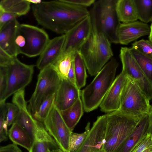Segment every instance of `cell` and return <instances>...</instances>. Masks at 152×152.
<instances>
[{
	"label": "cell",
	"mask_w": 152,
	"mask_h": 152,
	"mask_svg": "<svg viewBox=\"0 0 152 152\" xmlns=\"http://www.w3.org/2000/svg\"><path fill=\"white\" fill-rule=\"evenodd\" d=\"M33 15L43 27L57 34H64L90 15L87 8L62 0L42 1L32 6Z\"/></svg>",
	"instance_id": "1"
},
{
	"label": "cell",
	"mask_w": 152,
	"mask_h": 152,
	"mask_svg": "<svg viewBox=\"0 0 152 152\" xmlns=\"http://www.w3.org/2000/svg\"><path fill=\"white\" fill-rule=\"evenodd\" d=\"M104 144L105 152H116L138 125L142 117H136L119 110L107 113Z\"/></svg>",
	"instance_id": "2"
},
{
	"label": "cell",
	"mask_w": 152,
	"mask_h": 152,
	"mask_svg": "<svg viewBox=\"0 0 152 152\" xmlns=\"http://www.w3.org/2000/svg\"><path fill=\"white\" fill-rule=\"evenodd\" d=\"M118 63L112 58L96 75L90 83L81 91L84 110L90 112L100 105L115 78Z\"/></svg>",
	"instance_id": "3"
},
{
	"label": "cell",
	"mask_w": 152,
	"mask_h": 152,
	"mask_svg": "<svg viewBox=\"0 0 152 152\" xmlns=\"http://www.w3.org/2000/svg\"><path fill=\"white\" fill-rule=\"evenodd\" d=\"M117 1H96L90 12L92 30L103 34L111 43H119L118 31L121 23L116 10Z\"/></svg>",
	"instance_id": "4"
},
{
	"label": "cell",
	"mask_w": 152,
	"mask_h": 152,
	"mask_svg": "<svg viewBox=\"0 0 152 152\" xmlns=\"http://www.w3.org/2000/svg\"><path fill=\"white\" fill-rule=\"evenodd\" d=\"M111 43L103 34L93 30L79 50L89 74L96 75L112 58Z\"/></svg>",
	"instance_id": "5"
},
{
	"label": "cell",
	"mask_w": 152,
	"mask_h": 152,
	"mask_svg": "<svg viewBox=\"0 0 152 152\" xmlns=\"http://www.w3.org/2000/svg\"><path fill=\"white\" fill-rule=\"evenodd\" d=\"M50 40L43 29L31 25L20 24L15 44L18 54L30 57L40 56Z\"/></svg>",
	"instance_id": "6"
},
{
	"label": "cell",
	"mask_w": 152,
	"mask_h": 152,
	"mask_svg": "<svg viewBox=\"0 0 152 152\" xmlns=\"http://www.w3.org/2000/svg\"><path fill=\"white\" fill-rule=\"evenodd\" d=\"M150 100L136 83L127 77L118 110L133 116L142 117L149 113Z\"/></svg>",
	"instance_id": "7"
},
{
	"label": "cell",
	"mask_w": 152,
	"mask_h": 152,
	"mask_svg": "<svg viewBox=\"0 0 152 152\" xmlns=\"http://www.w3.org/2000/svg\"><path fill=\"white\" fill-rule=\"evenodd\" d=\"M61 80L53 65L40 70L35 90L28 101V109L32 115L44 100L56 94Z\"/></svg>",
	"instance_id": "8"
},
{
	"label": "cell",
	"mask_w": 152,
	"mask_h": 152,
	"mask_svg": "<svg viewBox=\"0 0 152 152\" xmlns=\"http://www.w3.org/2000/svg\"><path fill=\"white\" fill-rule=\"evenodd\" d=\"M7 67L8 81L6 91L0 99V103L4 102L9 96L24 89L31 82L34 66L24 64L17 58H14Z\"/></svg>",
	"instance_id": "9"
},
{
	"label": "cell",
	"mask_w": 152,
	"mask_h": 152,
	"mask_svg": "<svg viewBox=\"0 0 152 152\" xmlns=\"http://www.w3.org/2000/svg\"><path fill=\"white\" fill-rule=\"evenodd\" d=\"M43 123L46 130L54 140L58 148L64 152H69V141L72 132L55 104Z\"/></svg>",
	"instance_id": "10"
},
{
	"label": "cell",
	"mask_w": 152,
	"mask_h": 152,
	"mask_svg": "<svg viewBox=\"0 0 152 152\" xmlns=\"http://www.w3.org/2000/svg\"><path fill=\"white\" fill-rule=\"evenodd\" d=\"M119 56L122 71L136 83L150 100H152V85L141 69L129 48L121 47Z\"/></svg>",
	"instance_id": "11"
},
{
	"label": "cell",
	"mask_w": 152,
	"mask_h": 152,
	"mask_svg": "<svg viewBox=\"0 0 152 152\" xmlns=\"http://www.w3.org/2000/svg\"><path fill=\"white\" fill-rule=\"evenodd\" d=\"M92 30L89 15L65 34V39L61 54L79 50L89 38Z\"/></svg>",
	"instance_id": "12"
},
{
	"label": "cell",
	"mask_w": 152,
	"mask_h": 152,
	"mask_svg": "<svg viewBox=\"0 0 152 152\" xmlns=\"http://www.w3.org/2000/svg\"><path fill=\"white\" fill-rule=\"evenodd\" d=\"M12 102L18 109V114L14 122L18 124L28 133L33 142L36 130L41 122L36 120L27 108L24 89L14 94Z\"/></svg>",
	"instance_id": "13"
},
{
	"label": "cell",
	"mask_w": 152,
	"mask_h": 152,
	"mask_svg": "<svg viewBox=\"0 0 152 152\" xmlns=\"http://www.w3.org/2000/svg\"><path fill=\"white\" fill-rule=\"evenodd\" d=\"M106 126L105 115L98 117L84 141L75 152H98L104 144Z\"/></svg>",
	"instance_id": "14"
},
{
	"label": "cell",
	"mask_w": 152,
	"mask_h": 152,
	"mask_svg": "<svg viewBox=\"0 0 152 152\" xmlns=\"http://www.w3.org/2000/svg\"><path fill=\"white\" fill-rule=\"evenodd\" d=\"M127 79V76L122 71L115 78L99 106L101 111L108 113L119 110Z\"/></svg>",
	"instance_id": "15"
},
{
	"label": "cell",
	"mask_w": 152,
	"mask_h": 152,
	"mask_svg": "<svg viewBox=\"0 0 152 152\" xmlns=\"http://www.w3.org/2000/svg\"><path fill=\"white\" fill-rule=\"evenodd\" d=\"M81 91L67 78L61 79L56 94L55 104L60 111L72 106L80 97Z\"/></svg>",
	"instance_id": "16"
},
{
	"label": "cell",
	"mask_w": 152,
	"mask_h": 152,
	"mask_svg": "<svg viewBox=\"0 0 152 152\" xmlns=\"http://www.w3.org/2000/svg\"><path fill=\"white\" fill-rule=\"evenodd\" d=\"M65 39L64 34L50 39L37 61L39 69L41 70L56 63L62 54Z\"/></svg>",
	"instance_id": "17"
},
{
	"label": "cell",
	"mask_w": 152,
	"mask_h": 152,
	"mask_svg": "<svg viewBox=\"0 0 152 152\" xmlns=\"http://www.w3.org/2000/svg\"><path fill=\"white\" fill-rule=\"evenodd\" d=\"M150 33V26L141 21L121 23L118 31L119 43L127 45Z\"/></svg>",
	"instance_id": "18"
},
{
	"label": "cell",
	"mask_w": 152,
	"mask_h": 152,
	"mask_svg": "<svg viewBox=\"0 0 152 152\" xmlns=\"http://www.w3.org/2000/svg\"><path fill=\"white\" fill-rule=\"evenodd\" d=\"M19 24L15 19L0 27V49L13 57H17L18 55L15 44V39Z\"/></svg>",
	"instance_id": "19"
},
{
	"label": "cell",
	"mask_w": 152,
	"mask_h": 152,
	"mask_svg": "<svg viewBox=\"0 0 152 152\" xmlns=\"http://www.w3.org/2000/svg\"><path fill=\"white\" fill-rule=\"evenodd\" d=\"M148 114L143 116L133 131L116 152H131L148 133Z\"/></svg>",
	"instance_id": "20"
},
{
	"label": "cell",
	"mask_w": 152,
	"mask_h": 152,
	"mask_svg": "<svg viewBox=\"0 0 152 152\" xmlns=\"http://www.w3.org/2000/svg\"><path fill=\"white\" fill-rule=\"evenodd\" d=\"M59 148L54 140L41 123L37 127L30 152H47L48 149Z\"/></svg>",
	"instance_id": "21"
},
{
	"label": "cell",
	"mask_w": 152,
	"mask_h": 152,
	"mask_svg": "<svg viewBox=\"0 0 152 152\" xmlns=\"http://www.w3.org/2000/svg\"><path fill=\"white\" fill-rule=\"evenodd\" d=\"M116 10L118 19L122 23L134 22L138 19L134 0H117Z\"/></svg>",
	"instance_id": "22"
},
{
	"label": "cell",
	"mask_w": 152,
	"mask_h": 152,
	"mask_svg": "<svg viewBox=\"0 0 152 152\" xmlns=\"http://www.w3.org/2000/svg\"><path fill=\"white\" fill-rule=\"evenodd\" d=\"M8 136L13 142L26 149L30 152L33 141L28 133L20 125L14 122L8 131Z\"/></svg>",
	"instance_id": "23"
},
{
	"label": "cell",
	"mask_w": 152,
	"mask_h": 152,
	"mask_svg": "<svg viewBox=\"0 0 152 152\" xmlns=\"http://www.w3.org/2000/svg\"><path fill=\"white\" fill-rule=\"evenodd\" d=\"M83 109L82 101L80 97L70 107L60 111L65 122L72 132L83 115Z\"/></svg>",
	"instance_id": "24"
},
{
	"label": "cell",
	"mask_w": 152,
	"mask_h": 152,
	"mask_svg": "<svg viewBox=\"0 0 152 152\" xmlns=\"http://www.w3.org/2000/svg\"><path fill=\"white\" fill-rule=\"evenodd\" d=\"M31 4L28 0H1L0 2V11L19 17L28 12Z\"/></svg>",
	"instance_id": "25"
},
{
	"label": "cell",
	"mask_w": 152,
	"mask_h": 152,
	"mask_svg": "<svg viewBox=\"0 0 152 152\" xmlns=\"http://www.w3.org/2000/svg\"><path fill=\"white\" fill-rule=\"evenodd\" d=\"M74 64L76 84L80 89L86 85L87 75L86 67L79 50L75 52Z\"/></svg>",
	"instance_id": "26"
},
{
	"label": "cell",
	"mask_w": 152,
	"mask_h": 152,
	"mask_svg": "<svg viewBox=\"0 0 152 152\" xmlns=\"http://www.w3.org/2000/svg\"><path fill=\"white\" fill-rule=\"evenodd\" d=\"M75 52L61 54L53 65L61 80L67 78V75L72 63L74 60Z\"/></svg>",
	"instance_id": "27"
},
{
	"label": "cell",
	"mask_w": 152,
	"mask_h": 152,
	"mask_svg": "<svg viewBox=\"0 0 152 152\" xmlns=\"http://www.w3.org/2000/svg\"><path fill=\"white\" fill-rule=\"evenodd\" d=\"M129 49L141 69L152 85V59L132 47Z\"/></svg>",
	"instance_id": "28"
},
{
	"label": "cell",
	"mask_w": 152,
	"mask_h": 152,
	"mask_svg": "<svg viewBox=\"0 0 152 152\" xmlns=\"http://www.w3.org/2000/svg\"><path fill=\"white\" fill-rule=\"evenodd\" d=\"M138 19L147 23L152 21V0H134Z\"/></svg>",
	"instance_id": "29"
},
{
	"label": "cell",
	"mask_w": 152,
	"mask_h": 152,
	"mask_svg": "<svg viewBox=\"0 0 152 152\" xmlns=\"http://www.w3.org/2000/svg\"><path fill=\"white\" fill-rule=\"evenodd\" d=\"M56 94L52 95L44 100L32 115L37 120L43 122L49 114L55 104Z\"/></svg>",
	"instance_id": "30"
},
{
	"label": "cell",
	"mask_w": 152,
	"mask_h": 152,
	"mask_svg": "<svg viewBox=\"0 0 152 152\" xmlns=\"http://www.w3.org/2000/svg\"><path fill=\"white\" fill-rule=\"evenodd\" d=\"M90 129V123L88 122L83 132L77 133L71 132L69 141V152H75L79 149L86 138Z\"/></svg>",
	"instance_id": "31"
},
{
	"label": "cell",
	"mask_w": 152,
	"mask_h": 152,
	"mask_svg": "<svg viewBox=\"0 0 152 152\" xmlns=\"http://www.w3.org/2000/svg\"><path fill=\"white\" fill-rule=\"evenodd\" d=\"M131 152H152V135L148 132Z\"/></svg>",
	"instance_id": "32"
},
{
	"label": "cell",
	"mask_w": 152,
	"mask_h": 152,
	"mask_svg": "<svg viewBox=\"0 0 152 152\" xmlns=\"http://www.w3.org/2000/svg\"><path fill=\"white\" fill-rule=\"evenodd\" d=\"M132 45V47L152 59V42L150 40L142 39L135 41Z\"/></svg>",
	"instance_id": "33"
},
{
	"label": "cell",
	"mask_w": 152,
	"mask_h": 152,
	"mask_svg": "<svg viewBox=\"0 0 152 152\" xmlns=\"http://www.w3.org/2000/svg\"><path fill=\"white\" fill-rule=\"evenodd\" d=\"M5 105L7 109L6 120L9 126L15 122L18 114V109L13 103H5Z\"/></svg>",
	"instance_id": "34"
},
{
	"label": "cell",
	"mask_w": 152,
	"mask_h": 152,
	"mask_svg": "<svg viewBox=\"0 0 152 152\" xmlns=\"http://www.w3.org/2000/svg\"><path fill=\"white\" fill-rule=\"evenodd\" d=\"M8 75L6 66H0V99L3 97L6 89Z\"/></svg>",
	"instance_id": "35"
},
{
	"label": "cell",
	"mask_w": 152,
	"mask_h": 152,
	"mask_svg": "<svg viewBox=\"0 0 152 152\" xmlns=\"http://www.w3.org/2000/svg\"><path fill=\"white\" fill-rule=\"evenodd\" d=\"M17 17L12 14L0 11V27L10 21L16 19Z\"/></svg>",
	"instance_id": "36"
},
{
	"label": "cell",
	"mask_w": 152,
	"mask_h": 152,
	"mask_svg": "<svg viewBox=\"0 0 152 152\" xmlns=\"http://www.w3.org/2000/svg\"><path fill=\"white\" fill-rule=\"evenodd\" d=\"M64 1L75 5L86 8L93 4L95 0H62Z\"/></svg>",
	"instance_id": "37"
},
{
	"label": "cell",
	"mask_w": 152,
	"mask_h": 152,
	"mask_svg": "<svg viewBox=\"0 0 152 152\" xmlns=\"http://www.w3.org/2000/svg\"><path fill=\"white\" fill-rule=\"evenodd\" d=\"M8 123L6 120L0 124V142L7 140L8 135L7 130Z\"/></svg>",
	"instance_id": "38"
},
{
	"label": "cell",
	"mask_w": 152,
	"mask_h": 152,
	"mask_svg": "<svg viewBox=\"0 0 152 152\" xmlns=\"http://www.w3.org/2000/svg\"><path fill=\"white\" fill-rule=\"evenodd\" d=\"M17 145L13 143L1 146L0 152H22Z\"/></svg>",
	"instance_id": "39"
},
{
	"label": "cell",
	"mask_w": 152,
	"mask_h": 152,
	"mask_svg": "<svg viewBox=\"0 0 152 152\" xmlns=\"http://www.w3.org/2000/svg\"><path fill=\"white\" fill-rule=\"evenodd\" d=\"M14 58L9 56L0 49V66L6 65Z\"/></svg>",
	"instance_id": "40"
},
{
	"label": "cell",
	"mask_w": 152,
	"mask_h": 152,
	"mask_svg": "<svg viewBox=\"0 0 152 152\" xmlns=\"http://www.w3.org/2000/svg\"><path fill=\"white\" fill-rule=\"evenodd\" d=\"M67 79L72 83L77 85L74 67V61L72 63L71 66L67 75Z\"/></svg>",
	"instance_id": "41"
},
{
	"label": "cell",
	"mask_w": 152,
	"mask_h": 152,
	"mask_svg": "<svg viewBox=\"0 0 152 152\" xmlns=\"http://www.w3.org/2000/svg\"><path fill=\"white\" fill-rule=\"evenodd\" d=\"M148 114L149 122L148 132L150 133L152 135V104H151L150 109Z\"/></svg>",
	"instance_id": "42"
},
{
	"label": "cell",
	"mask_w": 152,
	"mask_h": 152,
	"mask_svg": "<svg viewBox=\"0 0 152 152\" xmlns=\"http://www.w3.org/2000/svg\"><path fill=\"white\" fill-rule=\"evenodd\" d=\"M47 152H64L59 148L54 149L48 148Z\"/></svg>",
	"instance_id": "43"
},
{
	"label": "cell",
	"mask_w": 152,
	"mask_h": 152,
	"mask_svg": "<svg viewBox=\"0 0 152 152\" xmlns=\"http://www.w3.org/2000/svg\"><path fill=\"white\" fill-rule=\"evenodd\" d=\"M28 1L31 3H33V4H40L42 2V1L38 0H28Z\"/></svg>",
	"instance_id": "44"
},
{
	"label": "cell",
	"mask_w": 152,
	"mask_h": 152,
	"mask_svg": "<svg viewBox=\"0 0 152 152\" xmlns=\"http://www.w3.org/2000/svg\"><path fill=\"white\" fill-rule=\"evenodd\" d=\"M149 40L152 42V21L150 26V33L148 36Z\"/></svg>",
	"instance_id": "45"
},
{
	"label": "cell",
	"mask_w": 152,
	"mask_h": 152,
	"mask_svg": "<svg viewBox=\"0 0 152 152\" xmlns=\"http://www.w3.org/2000/svg\"><path fill=\"white\" fill-rule=\"evenodd\" d=\"M98 152H105L104 151L103 149H102Z\"/></svg>",
	"instance_id": "46"
}]
</instances>
